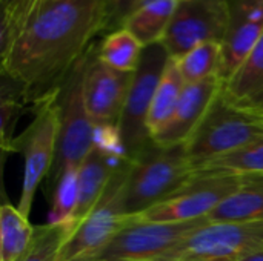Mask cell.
I'll list each match as a JSON object with an SVG mask.
<instances>
[{"instance_id":"9","label":"cell","mask_w":263,"mask_h":261,"mask_svg":"<svg viewBox=\"0 0 263 261\" xmlns=\"http://www.w3.org/2000/svg\"><path fill=\"white\" fill-rule=\"evenodd\" d=\"M208 218L188 223H145L128 220L88 261H157Z\"/></svg>"},{"instance_id":"23","label":"cell","mask_w":263,"mask_h":261,"mask_svg":"<svg viewBox=\"0 0 263 261\" xmlns=\"http://www.w3.org/2000/svg\"><path fill=\"white\" fill-rule=\"evenodd\" d=\"M174 60L185 85L202 82L210 77H219L222 43H203Z\"/></svg>"},{"instance_id":"17","label":"cell","mask_w":263,"mask_h":261,"mask_svg":"<svg viewBox=\"0 0 263 261\" xmlns=\"http://www.w3.org/2000/svg\"><path fill=\"white\" fill-rule=\"evenodd\" d=\"M225 97L242 108L257 109L263 103V35L245 62L223 83Z\"/></svg>"},{"instance_id":"20","label":"cell","mask_w":263,"mask_h":261,"mask_svg":"<svg viewBox=\"0 0 263 261\" xmlns=\"http://www.w3.org/2000/svg\"><path fill=\"white\" fill-rule=\"evenodd\" d=\"M183 86H185V82L179 72L177 63L174 58H170L166 69L163 72V77L154 94L149 114H148L146 125H148V131L151 137L173 117L177 108V103L180 100Z\"/></svg>"},{"instance_id":"12","label":"cell","mask_w":263,"mask_h":261,"mask_svg":"<svg viewBox=\"0 0 263 261\" xmlns=\"http://www.w3.org/2000/svg\"><path fill=\"white\" fill-rule=\"evenodd\" d=\"M133 72H120L99 57V43L94 42L86 54L83 72V98L94 125H117L120 122Z\"/></svg>"},{"instance_id":"18","label":"cell","mask_w":263,"mask_h":261,"mask_svg":"<svg viewBox=\"0 0 263 261\" xmlns=\"http://www.w3.org/2000/svg\"><path fill=\"white\" fill-rule=\"evenodd\" d=\"M179 0H143L126 18L128 29L143 46L160 43L170 28Z\"/></svg>"},{"instance_id":"21","label":"cell","mask_w":263,"mask_h":261,"mask_svg":"<svg viewBox=\"0 0 263 261\" xmlns=\"http://www.w3.org/2000/svg\"><path fill=\"white\" fill-rule=\"evenodd\" d=\"M143 45L125 28H120L99 42V57L120 72H134L140 63Z\"/></svg>"},{"instance_id":"24","label":"cell","mask_w":263,"mask_h":261,"mask_svg":"<svg viewBox=\"0 0 263 261\" xmlns=\"http://www.w3.org/2000/svg\"><path fill=\"white\" fill-rule=\"evenodd\" d=\"M196 171L223 172L239 177L263 175V137L236 152H231L203 165Z\"/></svg>"},{"instance_id":"26","label":"cell","mask_w":263,"mask_h":261,"mask_svg":"<svg viewBox=\"0 0 263 261\" xmlns=\"http://www.w3.org/2000/svg\"><path fill=\"white\" fill-rule=\"evenodd\" d=\"M69 235V229L60 225L35 226L34 240L18 261H59L60 249Z\"/></svg>"},{"instance_id":"11","label":"cell","mask_w":263,"mask_h":261,"mask_svg":"<svg viewBox=\"0 0 263 261\" xmlns=\"http://www.w3.org/2000/svg\"><path fill=\"white\" fill-rule=\"evenodd\" d=\"M228 26V0H179L162 40L171 58L203 43H222Z\"/></svg>"},{"instance_id":"19","label":"cell","mask_w":263,"mask_h":261,"mask_svg":"<svg viewBox=\"0 0 263 261\" xmlns=\"http://www.w3.org/2000/svg\"><path fill=\"white\" fill-rule=\"evenodd\" d=\"M35 228L18 208L3 203L0 208V261H18L34 240Z\"/></svg>"},{"instance_id":"7","label":"cell","mask_w":263,"mask_h":261,"mask_svg":"<svg viewBox=\"0 0 263 261\" xmlns=\"http://www.w3.org/2000/svg\"><path fill=\"white\" fill-rule=\"evenodd\" d=\"M240 186V177L196 171L194 175L173 195L142 214L126 217L145 223H188L208 218V215Z\"/></svg>"},{"instance_id":"2","label":"cell","mask_w":263,"mask_h":261,"mask_svg":"<svg viewBox=\"0 0 263 261\" xmlns=\"http://www.w3.org/2000/svg\"><path fill=\"white\" fill-rule=\"evenodd\" d=\"M194 169L185 145L160 146L153 140L126 163L120 189V205L125 217H133L159 205L180 189Z\"/></svg>"},{"instance_id":"1","label":"cell","mask_w":263,"mask_h":261,"mask_svg":"<svg viewBox=\"0 0 263 261\" xmlns=\"http://www.w3.org/2000/svg\"><path fill=\"white\" fill-rule=\"evenodd\" d=\"M106 0H40L2 55V75L35 103L54 91L103 34Z\"/></svg>"},{"instance_id":"28","label":"cell","mask_w":263,"mask_h":261,"mask_svg":"<svg viewBox=\"0 0 263 261\" xmlns=\"http://www.w3.org/2000/svg\"><path fill=\"white\" fill-rule=\"evenodd\" d=\"M143 0H106V20L103 28V35H108L120 28H123L129 14Z\"/></svg>"},{"instance_id":"29","label":"cell","mask_w":263,"mask_h":261,"mask_svg":"<svg viewBox=\"0 0 263 261\" xmlns=\"http://www.w3.org/2000/svg\"><path fill=\"white\" fill-rule=\"evenodd\" d=\"M240 261H263V249L262 251H257L254 254H250L247 255L245 258H242Z\"/></svg>"},{"instance_id":"3","label":"cell","mask_w":263,"mask_h":261,"mask_svg":"<svg viewBox=\"0 0 263 261\" xmlns=\"http://www.w3.org/2000/svg\"><path fill=\"white\" fill-rule=\"evenodd\" d=\"M263 137V114L231 103L220 92L183 143L193 169L236 152Z\"/></svg>"},{"instance_id":"10","label":"cell","mask_w":263,"mask_h":261,"mask_svg":"<svg viewBox=\"0 0 263 261\" xmlns=\"http://www.w3.org/2000/svg\"><path fill=\"white\" fill-rule=\"evenodd\" d=\"M126 163L128 160L119 166L99 203L66 238L60 249L59 261H88L123 228L126 217L122 212L120 189Z\"/></svg>"},{"instance_id":"14","label":"cell","mask_w":263,"mask_h":261,"mask_svg":"<svg viewBox=\"0 0 263 261\" xmlns=\"http://www.w3.org/2000/svg\"><path fill=\"white\" fill-rule=\"evenodd\" d=\"M222 86L223 83L219 77L185 85L173 117L151 137V140L160 146L183 145L205 117Z\"/></svg>"},{"instance_id":"22","label":"cell","mask_w":263,"mask_h":261,"mask_svg":"<svg viewBox=\"0 0 263 261\" xmlns=\"http://www.w3.org/2000/svg\"><path fill=\"white\" fill-rule=\"evenodd\" d=\"M79 168L76 165L66 166L55 186L52 188V206L48 215L49 225H60L72 234V218L79 203Z\"/></svg>"},{"instance_id":"25","label":"cell","mask_w":263,"mask_h":261,"mask_svg":"<svg viewBox=\"0 0 263 261\" xmlns=\"http://www.w3.org/2000/svg\"><path fill=\"white\" fill-rule=\"evenodd\" d=\"M6 77V75H3ZM3 78L2 85V98H0V112H2V151L11 152V146L15 137H12V131L15 123L23 111V106L29 102L25 89L14 82L12 78Z\"/></svg>"},{"instance_id":"30","label":"cell","mask_w":263,"mask_h":261,"mask_svg":"<svg viewBox=\"0 0 263 261\" xmlns=\"http://www.w3.org/2000/svg\"><path fill=\"white\" fill-rule=\"evenodd\" d=\"M254 111H259V112H262L263 114V103L259 106V108H257V109H254Z\"/></svg>"},{"instance_id":"16","label":"cell","mask_w":263,"mask_h":261,"mask_svg":"<svg viewBox=\"0 0 263 261\" xmlns=\"http://www.w3.org/2000/svg\"><path fill=\"white\" fill-rule=\"evenodd\" d=\"M208 220L234 223L263 222V175L240 177L239 189L222 202L208 215Z\"/></svg>"},{"instance_id":"13","label":"cell","mask_w":263,"mask_h":261,"mask_svg":"<svg viewBox=\"0 0 263 261\" xmlns=\"http://www.w3.org/2000/svg\"><path fill=\"white\" fill-rule=\"evenodd\" d=\"M263 35V0H228L219 78L227 83Z\"/></svg>"},{"instance_id":"6","label":"cell","mask_w":263,"mask_h":261,"mask_svg":"<svg viewBox=\"0 0 263 261\" xmlns=\"http://www.w3.org/2000/svg\"><path fill=\"white\" fill-rule=\"evenodd\" d=\"M263 249V222H206L157 261H240Z\"/></svg>"},{"instance_id":"27","label":"cell","mask_w":263,"mask_h":261,"mask_svg":"<svg viewBox=\"0 0 263 261\" xmlns=\"http://www.w3.org/2000/svg\"><path fill=\"white\" fill-rule=\"evenodd\" d=\"M94 148L116 160H128L126 148L117 125H97L94 128Z\"/></svg>"},{"instance_id":"4","label":"cell","mask_w":263,"mask_h":261,"mask_svg":"<svg viewBox=\"0 0 263 261\" xmlns=\"http://www.w3.org/2000/svg\"><path fill=\"white\" fill-rule=\"evenodd\" d=\"M86 54L55 88V103L59 109V142L55 160L48 175L51 188L55 186L62 171L66 166H80L94 148L96 125L88 114L83 98V72Z\"/></svg>"},{"instance_id":"5","label":"cell","mask_w":263,"mask_h":261,"mask_svg":"<svg viewBox=\"0 0 263 261\" xmlns=\"http://www.w3.org/2000/svg\"><path fill=\"white\" fill-rule=\"evenodd\" d=\"M34 120L25 132L14 138L11 152L23 155L25 169L18 211L29 217L34 195L42 180L49 175L57 154L59 142V109L55 103V89L34 103Z\"/></svg>"},{"instance_id":"8","label":"cell","mask_w":263,"mask_h":261,"mask_svg":"<svg viewBox=\"0 0 263 261\" xmlns=\"http://www.w3.org/2000/svg\"><path fill=\"white\" fill-rule=\"evenodd\" d=\"M170 58L171 57L162 42L148 45L143 48L140 63L133 72L131 86L119 122L128 160L139 154L151 142L146 125L148 114Z\"/></svg>"},{"instance_id":"15","label":"cell","mask_w":263,"mask_h":261,"mask_svg":"<svg viewBox=\"0 0 263 261\" xmlns=\"http://www.w3.org/2000/svg\"><path fill=\"white\" fill-rule=\"evenodd\" d=\"M123 162L106 155L97 148H92L82 162L79 168V203L72 218V232L99 203L114 172Z\"/></svg>"}]
</instances>
